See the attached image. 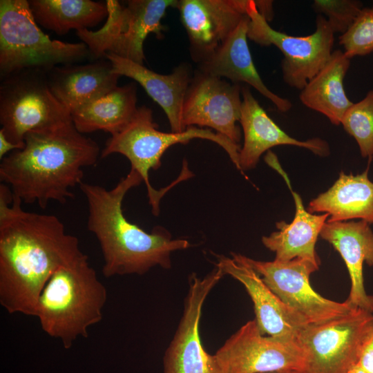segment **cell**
<instances>
[{
  "mask_svg": "<svg viewBox=\"0 0 373 373\" xmlns=\"http://www.w3.org/2000/svg\"><path fill=\"white\" fill-rule=\"evenodd\" d=\"M22 203L0 184V304L10 314L35 316L53 273L84 253L57 216L26 211Z\"/></svg>",
  "mask_w": 373,
  "mask_h": 373,
  "instance_id": "cell-1",
  "label": "cell"
},
{
  "mask_svg": "<svg viewBox=\"0 0 373 373\" xmlns=\"http://www.w3.org/2000/svg\"><path fill=\"white\" fill-rule=\"evenodd\" d=\"M24 145L0 164V180L25 204L46 209L50 202L66 203L71 189L82 182L84 168L94 165L100 153L97 143L84 136L73 120L33 130Z\"/></svg>",
  "mask_w": 373,
  "mask_h": 373,
  "instance_id": "cell-2",
  "label": "cell"
},
{
  "mask_svg": "<svg viewBox=\"0 0 373 373\" xmlns=\"http://www.w3.org/2000/svg\"><path fill=\"white\" fill-rule=\"evenodd\" d=\"M143 180L134 169L111 189L82 182L79 186L88 204L87 228L96 237L104 259V277L143 275L155 266L171 267V254L190 247L184 239H172L157 226L150 233L129 222L123 213L127 192Z\"/></svg>",
  "mask_w": 373,
  "mask_h": 373,
  "instance_id": "cell-3",
  "label": "cell"
},
{
  "mask_svg": "<svg viewBox=\"0 0 373 373\" xmlns=\"http://www.w3.org/2000/svg\"><path fill=\"white\" fill-rule=\"evenodd\" d=\"M107 291L83 254L58 268L44 287L36 307L43 331L66 349L100 322Z\"/></svg>",
  "mask_w": 373,
  "mask_h": 373,
  "instance_id": "cell-4",
  "label": "cell"
},
{
  "mask_svg": "<svg viewBox=\"0 0 373 373\" xmlns=\"http://www.w3.org/2000/svg\"><path fill=\"white\" fill-rule=\"evenodd\" d=\"M157 128L151 109L145 106L138 107L128 124L120 132L111 135L100 154V157L104 158L113 153H119L129 160L131 169L140 175L146 186L153 215L159 214L160 202L165 193L179 182L178 179L169 186L157 191L149 180V171L156 170L160 166L163 154L171 146L186 144L195 138L210 140L221 146L240 170L239 153L241 148L227 137L210 129L198 126H189L180 133L162 132Z\"/></svg>",
  "mask_w": 373,
  "mask_h": 373,
  "instance_id": "cell-5",
  "label": "cell"
},
{
  "mask_svg": "<svg viewBox=\"0 0 373 373\" xmlns=\"http://www.w3.org/2000/svg\"><path fill=\"white\" fill-rule=\"evenodd\" d=\"M90 52L83 43L51 39L36 22L27 0L0 1V73L6 77L28 69L48 70Z\"/></svg>",
  "mask_w": 373,
  "mask_h": 373,
  "instance_id": "cell-6",
  "label": "cell"
},
{
  "mask_svg": "<svg viewBox=\"0 0 373 373\" xmlns=\"http://www.w3.org/2000/svg\"><path fill=\"white\" fill-rule=\"evenodd\" d=\"M176 0H130L125 5L108 0V17L103 26L93 31L84 29L77 35L96 57L108 53L144 65L143 44L154 33L163 37L161 20L169 7L176 8Z\"/></svg>",
  "mask_w": 373,
  "mask_h": 373,
  "instance_id": "cell-7",
  "label": "cell"
},
{
  "mask_svg": "<svg viewBox=\"0 0 373 373\" xmlns=\"http://www.w3.org/2000/svg\"><path fill=\"white\" fill-rule=\"evenodd\" d=\"M70 120V112L51 91L46 70L28 69L4 77L0 86V130L20 149L28 132Z\"/></svg>",
  "mask_w": 373,
  "mask_h": 373,
  "instance_id": "cell-8",
  "label": "cell"
},
{
  "mask_svg": "<svg viewBox=\"0 0 373 373\" xmlns=\"http://www.w3.org/2000/svg\"><path fill=\"white\" fill-rule=\"evenodd\" d=\"M373 329V313L354 308L320 323L305 325L297 343L305 356L302 373H348Z\"/></svg>",
  "mask_w": 373,
  "mask_h": 373,
  "instance_id": "cell-9",
  "label": "cell"
},
{
  "mask_svg": "<svg viewBox=\"0 0 373 373\" xmlns=\"http://www.w3.org/2000/svg\"><path fill=\"white\" fill-rule=\"evenodd\" d=\"M247 13V37L262 46L274 45L283 52V77L290 87L301 90L329 59L334 32L322 15L316 17L315 32L300 37L273 29L258 12L254 0H248Z\"/></svg>",
  "mask_w": 373,
  "mask_h": 373,
  "instance_id": "cell-10",
  "label": "cell"
},
{
  "mask_svg": "<svg viewBox=\"0 0 373 373\" xmlns=\"http://www.w3.org/2000/svg\"><path fill=\"white\" fill-rule=\"evenodd\" d=\"M232 258L254 269L266 285L289 307L309 324L323 323L350 312L356 308L345 301L336 302L317 293L310 284V275L319 265L310 260L295 258L289 261L256 260L240 254Z\"/></svg>",
  "mask_w": 373,
  "mask_h": 373,
  "instance_id": "cell-11",
  "label": "cell"
},
{
  "mask_svg": "<svg viewBox=\"0 0 373 373\" xmlns=\"http://www.w3.org/2000/svg\"><path fill=\"white\" fill-rule=\"evenodd\" d=\"M213 357L218 373H302L305 365L298 343L261 334L255 319L241 326Z\"/></svg>",
  "mask_w": 373,
  "mask_h": 373,
  "instance_id": "cell-12",
  "label": "cell"
},
{
  "mask_svg": "<svg viewBox=\"0 0 373 373\" xmlns=\"http://www.w3.org/2000/svg\"><path fill=\"white\" fill-rule=\"evenodd\" d=\"M242 86L204 73L198 69L187 89L182 108V123L189 126H204L238 144L241 131Z\"/></svg>",
  "mask_w": 373,
  "mask_h": 373,
  "instance_id": "cell-13",
  "label": "cell"
},
{
  "mask_svg": "<svg viewBox=\"0 0 373 373\" xmlns=\"http://www.w3.org/2000/svg\"><path fill=\"white\" fill-rule=\"evenodd\" d=\"M224 274L216 265L202 278L190 276L182 316L164 355V373H218L213 355L202 346L199 325L207 296Z\"/></svg>",
  "mask_w": 373,
  "mask_h": 373,
  "instance_id": "cell-14",
  "label": "cell"
},
{
  "mask_svg": "<svg viewBox=\"0 0 373 373\" xmlns=\"http://www.w3.org/2000/svg\"><path fill=\"white\" fill-rule=\"evenodd\" d=\"M248 0H180L178 8L198 64L209 57L248 15Z\"/></svg>",
  "mask_w": 373,
  "mask_h": 373,
  "instance_id": "cell-15",
  "label": "cell"
},
{
  "mask_svg": "<svg viewBox=\"0 0 373 373\" xmlns=\"http://www.w3.org/2000/svg\"><path fill=\"white\" fill-rule=\"evenodd\" d=\"M216 256V265L246 289L254 304L255 320L261 334L297 343L298 335L309 324L307 321L286 305L251 267L232 258Z\"/></svg>",
  "mask_w": 373,
  "mask_h": 373,
  "instance_id": "cell-16",
  "label": "cell"
},
{
  "mask_svg": "<svg viewBox=\"0 0 373 373\" xmlns=\"http://www.w3.org/2000/svg\"><path fill=\"white\" fill-rule=\"evenodd\" d=\"M239 122L244 135L243 145L239 153L241 171L255 168L260 156L266 151L279 145L305 148L320 156H326L329 153L327 142L321 138L300 141L287 134L267 115L247 86H242V108Z\"/></svg>",
  "mask_w": 373,
  "mask_h": 373,
  "instance_id": "cell-17",
  "label": "cell"
},
{
  "mask_svg": "<svg viewBox=\"0 0 373 373\" xmlns=\"http://www.w3.org/2000/svg\"><path fill=\"white\" fill-rule=\"evenodd\" d=\"M364 221L326 222L320 236L342 257L347 267L351 288L345 302L351 306L373 313V296L364 285L363 265H373V231Z\"/></svg>",
  "mask_w": 373,
  "mask_h": 373,
  "instance_id": "cell-18",
  "label": "cell"
},
{
  "mask_svg": "<svg viewBox=\"0 0 373 373\" xmlns=\"http://www.w3.org/2000/svg\"><path fill=\"white\" fill-rule=\"evenodd\" d=\"M249 17L244 18L236 30L205 60L198 70L208 75L227 78L231 83H246L269 99L281 112L288 111L291 102L271 91L260 77L247 43Z\"/></svg>",
  "mask_w": 373,
  "mask_h": 373,
  "instance_id": "cell-19",
  "label": "cell"
},
{
  "mask_svg": "<svg viewBox=\"0 0 373 373\" xmlns=\"http://www.w3.org/2000/svg\"><path fill=\"white\" fill-rule=\"evenodd\" d=\"M104 57L111 63L114 73L139 83L160 106L167 116L171 132L185 130L182 123L183 104L193 75L189 64H181L171 73L162 75L111 53L105 55Z\"/></svg>",
  "mask_w": 373,
  "mask_h": 373,
  "instance_id": "cell-20",
  "label": "cell"
},
{
  "mask_svg": "<svg viewBox=\"0 0 373 373\" xmlns=\"http://www.w3.org/2000/svg\"><path fill=\"white\" fill-rule=\"evenodd\" d=\"M46 73L51 91L71 114L116 88L119 77L108 59L57 66Z\"/></svg>",
  "mask_w": 373,
  "mask_h": 373,
  "instance_id": "cell-21",
  "label": "cell"
},
{
  "mask_svg": "<svg viewBox=\"0 0 373 373\" xmlns=\"http://www.w3.org/2000/svg\"><path fill=\"white\" fill-rule=\"evenodd\" d=\"M368 171L367 167L356 175L341 171L328 190L310 201L307 210L327 213L329 222L360 219L373 224V182Z\"/></svg>",
  "mask_w": 373,
  "mask_h": 373,
  "instance_id": "cell-22",
  "label": "cell"
},
{
  "mask_svg": "<svg viewBox=\"0 0 373 373\" xmlns=\"http://www.w3.org/2000/svg\"><path fill=\"white\" fill-rule=\"evenodd\" d=\"M296 211L291 222H278V231L262 238L264 246L275 253V260L289 261L303 258L320 265L315 246L329 215L309 213L300 195L291 191Z\"/></svg>",
  "mask_w": 373,
  "mask_h": 373,
  "instance_id": "cell-23",
  "label": "cell"
},
{
  "mask_svg": "<svg viewBox=\"0 0 373 373\" xmlns=\"http://www.w3.org/2000/svg\"><path fill=\"white\" fill-rule=\"evenodd\" d=\"M350 59L341 50H334L324 67L300 90L303 105L325 116L334 125L341 119L353 102L347 97L343 85Z\"/></svg>",
  "mask_w": 373,
  "mask_h": 373,
  "instance_id": "cell-24",
  "label": "cell"
},
{
  "mask_svg": "<svg viewBox=\"0 0 373 373\" xmlns=\"http://www.w3.org/2000/svg\"><path fill=\"white\" fill-rule=\"evenodd\" d=\"M137 86H119L71 114L77 130L84 134L104 131L111 135L123 130L135 115Z\"/></svg>",
  "mask_w": 373,
  "mask_h": 373,
  "instance_id": "cell-25",
  "label": "cell"
},
{
  "mask_svg": "<svg viewBox=\"0 0 373 373\" xmlns=\"http://www.w3.org/2000/svg\"><path fill=\"white\" fill-rule=\"evenodd\" d=\"M38 25L62 35L95 27L108 17L106 3L91 0H30Z\"/></svg>",
  "mask_w": 373,
  "mask_h": 373,
  "instance_id": "cell-26",
  "label": "cell"
},
{
  "mask_svg": "<svg viewBox=\"0 0 373 373\" xmlns=\"http://www.w3.org/2000/svg\"><path fill=\"white\" fill-rule=\"evenodd\" d=\"M341 124L355 139L362 157L370 162L373 158V90L352 104L344 113Z\"/></svg>",
  "mask_w": 373,
  "mask_h": 373,
  "instance_id": "cell-27",
  "label": "cell"
},
{
  "mask_svg": "<svg viewBox=\"0 0 373 373\" xmlns=\"http://www.w3.org/2000/svg\"><path fill=\"white\" fill-rule=\"evenodd\" d=\"M339 44L350 59L373 52V8H363L349 29L339 37Z\"/></svg>",
  "mask_w": 373,
  "mask_h": 373,
  "instance_id": "cell-28",
  "label": "cell"
},
{
  "mask_svg": "<svg viewBox=\"0 0 373 373\" xmlns=\"http://www.w3.org/2000/svg\"><path fill=\"white\" fill-rule=\"evenodd\" d=\"M313 9L325 15L334 33H345L363 8L358 0H314Z\"/></svg>",
  "mask_w": 373,
  "mask_h": 373,
  "instance_id": "cell-29",
  "label": "cell"
},
{
  "mask_svg": "<svg viewBox=\"0 0 373 373\" xmlns=\"http://www.w3.org/2000/svg\"><path fill=\"white\" fill-rule=\"evenodd\" d=\"M358 364L367 373H373V329L363 344Z\"/></svg>",
  "mask_w": 373,
  "mask_h": 373,
  "instance_id": "cell-30",
  "label": "cell"
},
{
  "mask_svg": "<svg viewBox=\"0 0 373 373\" xmlns=\"http://www.w3.org/2000/svg\"><path fill=\"white\" fill-rule=\"evenodd\" d=\"M272 3V1H255L257 10L267 21L274 17Z\"/></svg>",
  "mask_w": 373,
  "mask_h": 373,
  "instance_id": "cell-31",
  "label": "cell"
},
{
  "mask_svg": "<svg viewBox=\"0 0 373 373\" xmlns=\"http://www.w3.org/2000/svg\"><path fill=\"white\" fill-rule=\"evenodd\" d=\"M17 149H20V148L10 142L3 132L0 130V159L2 160L8 154Z\"/></svg>",
  "mask_w": 373,
  "mask_h": 373,
  "instance_id": "cell-32",
  "label": "cell"
},
{
  "mask_svg": "<svg viewBox=\"0 0 373 373\" xmlns=\"http://www.w3.org/2000/svg\"><path fill=\"white\" fill-rule=\"evenodd\" d=\"M348 373H367L362 367L357 363L354 365Z\"/></svg>",
  "mask_w": 373,
  "mask_h": 373,
  "instance_id": "cell-33",
  "label": "cell"
},
{
  "mask_svg": "<svg viewBox=\"0 0 373 373\" xmlns=\"http://www.w3.org/2000/svg\"><path fill=\"white\" fill-rule=\"evenodd\" d=\"M269 373H296L294 372H269Z\"/></svg>",
  "mask_w": 373,
  "mask_h": 373,
  "instance_id": "cell-34",
  "label": "cell"
}]
</instances>
